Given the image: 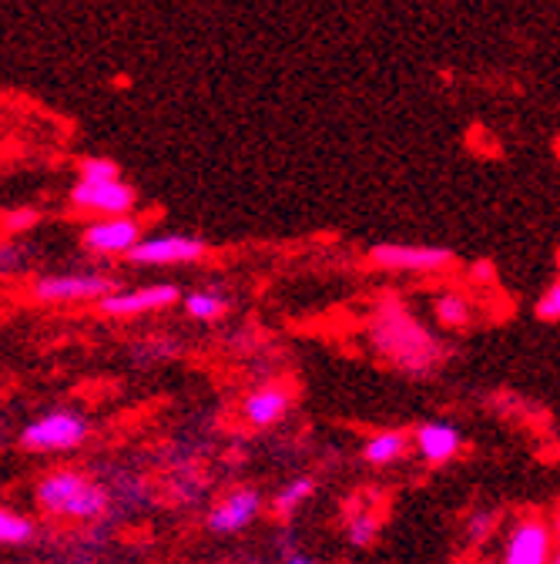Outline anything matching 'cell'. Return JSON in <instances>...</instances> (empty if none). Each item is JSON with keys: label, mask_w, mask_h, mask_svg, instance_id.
Returning a JSON list of instances; mask_svg holds the SVG:
<instances>
[{"label": "cell", "mask_w": 560, "mask_h": 564, "mask_svg": "<svg viewBox=\"0 0 560 564\" xmlns=\"http://www.w3.org/2000/svg\"><path fill=\"white\" fill-rule=\"evenodd\" d=\"M121 169L114 159H101V155H88L78 162V178H88V182H101V178H118Z\"/></svg>", "instance_id": "cell-19"}, {"label": "cell", "mask_w": 560, "mask_h": 564, "mask_svg": "<svg viewBox=\"0 0 560 564\" xmlns=\"http://www.w3.org/2000/svg\"><path fill=\"white\" fill-rule=\"evenodd\" d=\"M553 561V531L540 518H524L514 524L504 564H550Z\"/></svg>", "instance_id": "cell-10"}, {"label": "cell", "mask_w": 560, "mask_h": 564, "mask_svg": "<svg viewBox=\"0 0 560 564\" xmlns=\"http://www.w3.org/2000/svg\"><path fill=\"white\" fill-rule=\"evenodd\" d=\"M114 290L118 282L108 272H61V275L34 279V300L41 303H81V300L98 303Z\"/></svg>", "instance_id": "cell-3"}, {"label": "cell", "mask_w": 560, "mask_h": 564, "mask_svg": "<svg viewBox=\"0 0 560 564\" xmlns=\"http://www.w3.org/2000/svg\"><path fill=\"white\" fill-rule=\"evenodd\" d=\"M550 564H557V561H550Z\"/></svg>", "instance_id": "cell-24"}, {"label": "cell", "mask_w": 560, "mask_h": 564, "mask_svg": "<svg viewBox=\"0 0 560 564\" xmlns=\"http://www.w3.org/2000/svg\"><path fill=\"white\" fill-rule=\"evenodd\" d=\"M289 564H312V561H309V557H303V554H293V557H289Z\"/></svg>", "instance_id": "cell-23"}, {"label": "cell", "mask_w": 560, "mask_h": 564, "mask_svg": "<svg viewBox=\"0 0 560 564\" xmlns=\"http://www.w3.org/2000/svg\"><path fill=\"white\" fill-rule=\"evenodd\" d=\"M182 300L178 286L172 282H152V286H138V290H114L108 296L98 300V310L111 319H124V316H142V313H158L168 310Z\"/></svg>", "instance_id": "cell-8"}, {"label": "cell", "mask_w": 560, "mask_h": 564, "mask_svg": "<svg viewBox=\"0 0 560 564\" xmlns=\"http://www.w3.org/2000/svg\"><path fill=\"white\" fill-rule=\"evenodd\" d=\"M433 313H437V323L443 329H466L470 319H473V306H470V300L463 293H443L437 300Z\"/></svg>", "instance_id": "cell-16"}, {"label": "cell", "mask_w": 560, "mask_h": 564, "mask_svg": "<svg viewBox=\"0 0 560 564\" xmlns=\"http://www.w3.org/2000/svg\"><path fill=\"white\" fill-rule=\"evenodd\" d=\"M490 275H494V265H490V262H476V265H473V279H476V282H486Z\"/></svg>", "instance_id": "cell-22"}, {"label": "cell", "mask_w": 560, "mask_h": 564, "mask_svg": "<svg viewBox=\"0 0 560 564\" xmlns=\"http://www.w3.org/2000/svg\"><path fill=\"white\" fill-rule=\"evenodd\" d=\"M208 252V246L195 236H152V239H138L124 259L131 265H188V262H201Z\"/></svg>", "instance_id": "cell-7"}, {"label": "cell", "mask_w": 560, "mask_h": 564, "mask_svg": "<svg viewBox=\"0 0 560 564\" xmlns=\"http://www.w3.org/2000/svg\"><path fill=\"white\" fill-rule=\"evenodd\" d=\"M293 406V393L286 387H259L245 397L242 413L252 427H275L278 420H286Z\"/></svg>", "instance_id": "cell-12"}, {"label": "cell", "mask_w": 560, "mask_h": 564, "mask_svg": "<svg viewBox=\"0 0 560 564\" xmlns=\"http://www.w3.org/2000/svg\"><path fill=\"white\" fill-rule=\"evenodd\" d=\"M88 441V420L75 410H54L34 423H28L21 444L28 451H75Z\"/></svg>", "instance_id": "cell-4"}, {"label": "cell", "mask_w": 560, "mask_h": 564, "mask_svg": "<svg viewBox=\"0 0 560 564\" xmlns=\"http://www.w3.org/2000/svg\"><path fill=\"white\" fill-rule=\"evenodd\" d=\"M182 303H185V313L191 319H201V323H216L229 313V300L216 290H195Z\"/></svg>", "instance_id": "cell-15"}, {"label": "cell", "mask_w": 560, "mask_h": 564, "mask_svg": "<svg viewBox=\"0 0 560 564\" xmlns=\"http://www.w3.org/2000/svg\"><path fill=\"white\" fill-rule=\"evenodd\" d=\"M370 262L380 265L383 272H416L430 275L443 272L457 262L453 249L447 246H403V242H383L370 249Z\"/></svg>", "instance_id": "cell-5"}, {"label": "cell", "mask_w": 560, "mask_h": 564, "mask_svg": "<svg viewBox=\"0 0 560 564\" xmlns=\"http://www.w3.org/2000/svg\"><path fill=\"white\" fill-rule=\"evenodd\" d=\"M312 490H316L312 477H296L293 484H286L283 490L275 494V511H278V518L296 514V508H299L303 501H309V498H312Z\"/></svg>", "instance_id": "cell-17"}, {"label": "cell", "mask_w": 560, "mask_h": 564, "mask_svg": "<svg viewBox=\"0 0 560 564\" xmlns=\"http://www.w3.org/2000/svg\"><path fill=\"white\" fill-rule=\"evenodd\" d=\"M37 505L54 518L95 521L108 511V490L78 470H54L37 484Z\"/></svg>", "instance_id": "cell-2"}, {"label": "cell", "mask_w": 560, "mask_h": 564, "mask_svg": "<svg viewBox=\"0 0 560 564\" xmlns=\"http://www.w3.org/2000/svg\"><path fill=\"white\" fill-rule=\"evenodd\" d=\"M416 447L430 464H447L450 457L460 454L463 437L457 427H450V423H424V427L416 431Z\"/></svg>", "instance_id": "cell-13"}, {"label": "cell", "mask_w": 560, "mask_h": 564, "mask_svg": "<svg viewBox=\"0 0 560 564\" xmlns=\"http://www.w3.org/2000/svg\"><path fill=\"white\" fill-rule=\"evenodd\" d=\"M138 239H142V223L131 216H105L91 226H85L81 232V246L91 256H124Z\"/></svg>", "instance_id": "cell-9"}, {"label": "cell", "mask_w": 560, "mask_h": 564, "mask_svg": "<svg viewBox=\"0 0 560 564\" xmlns=\"http://www.w3.org/2000/svg\"><path fill=\"white\" fill-rule=\"evenodd\" d=\"M72 205L81 212H91V216H131L138 205V192L121 175L101 178V182L78 178L72 188Z\"/></svg>", "instance_id": "cell-6"}, {"label": "cell", "mask_w": 560, "mask_h": 564, "mask_svg": "<svg viewBox=\"0 0 560 564\" xmlns=\"http://www.w3.org/2000/svg\"><path fill=\"white\" fill-rule=\"evenodd\" d=\"M406 451H409V437H406L403 431H383V434H376L373 441H366L363 457H366L373 467H386V464L403 460Z\"/></svg>", "instance_id": "cell-14"}, {"label": "cell", "mask_w": 560, "mask_h": 564, "mask_svg": "<svg viewBox=\"0 0 560 564\" xmlns=\"http://www.w3.org/2000/svg\"><path fill=\"white\" fill-rule=\"evenodd\" d=\"M34 534V524L14 511L0 508V544H24Z\"/></svg>", "instance_id": "cell-18"}, {"label": "cell", "mask_w": 560, "mask_h": 564, "mask_svg": "<svg viewBox=\"0 0 560 564\" xmlns=\"http://www.w3.org/2000/svg\"><path fill=\"white\" fill-rule=\"evenodd\" d=\"M370 336H373V346L380 349V357H386L389 364H396L399 370H409V373H427L440 357V343L399 303H386L376 313Z\"/></svg>", "instance_id": "cell-1"}, {"label": "cell", "mask_w": 560, "mask_h": 564, "mask_svg": "<svg viewBox=\"0 0 560 564\" xmlns=\"http://www.w3.org/2000/svg\"><path fill=\"white\" fill-rule=\"evenodd\" d=\"M259 508H262L259 490L255 487H239L212 508V514H208V528L219 531V534H235V531H242V528H249L255 521Z\"/></svg>", "instance_id": "cell-11"}, {"label": "cell", "mask_w": 560, "mask_h": 564, "mask_svg": "<svg viewBox=\"0 0 560 564\" xmlns=\"http://www.w3.org/2000/svg\"><path fill=\"white\" fill-rule=\"evenodd\" d=\"M376 531H380V521H376V514H370V511L349 518V541H353L356 547H366V544L376 538Z\"/></svg>", "instance_id": "cell-20"}, {"label": "cell", "mask_w": 560, "mask_h": 564, "mask_svg": "<svg viewBox=\"0 0 560 564\" xmlns=\"http://www.w3.org/2000/svg\"><path fill=\"white\" fill-rule=\"evenodd\" d=\"M534 316L543 319V323H557V319H560V282H557V279L540 293V300H537V306H534Z\"/></svg>", "instance_id": "cell-21"}]
</instances>
